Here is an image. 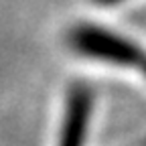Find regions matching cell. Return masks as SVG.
<instances>
[{
	"mask_svg": "<svg viewBox=\"0 0 146 146\" xmlns=\"http://www.w3.org/2000/svg\"><path fill=\"white\" fill-rule=\"evenodd\" d=\"M69 47L81 57L132 69L146 79V51L128 36L106 27L83 23L69 31Z\"/></svg>",
	"mask_w": 146,
	"mask_h": 146,
	"instance_id": "6da1fadb",
	"label": "cell"
},
{
	"mask_svg": "<svg viewBox=\"0 0 146 146\" xmlns=\"http://www.w3.org/2000/svg\"><path fill=\"white\" fill-rule=\"evenodd\" d=\"M91 110H94V94L83 83H75L67 91V102L63 110V120L55 146H85Z\"/></svg>",
	"mask_w": 146,
	"mask_h": 146,
	"instance_id": "7a4b0ae2",
	"label": "cell"
}]
</instances>
